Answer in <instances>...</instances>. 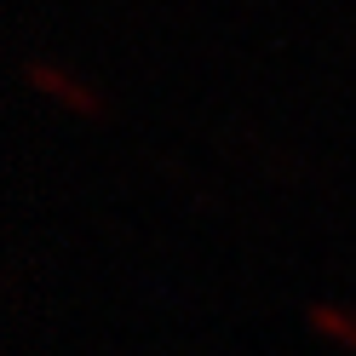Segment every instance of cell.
Here are the masks:
<instances>
[{"label":"cell","instance_id":"2","mask_svg":"<svg viewBox=\"0 0 356 356\" xmlns=\"http://www.w3.org/2000/svg\"><path fill=\"white\" fill-rule=\"evenodd\" d=\"M305 322H310V333H322L327 345H339V350L356 356V310H350V305L310 299V305H305Z\"/></svg>","mask_w":356,"mask_h":356},{"label":"cell","instance_id":"1","mask_svg":"<svg viewBox=\"0 0 356 356\" xmlns=\"http://www.w3.org/2000/svg\"><path fill=\"white\" fill-rule=\"evenodd\" d=\"M24 81L35 86L40 98H52L58 109H70V115H81V121H98V115H104V92H98L92 81H81L75 70H63V63L29 58V63H24Z\"/></svg>","mask_w":356,"mask_h":356}]
</instances>
